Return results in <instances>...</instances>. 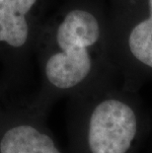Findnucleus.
<instances>
[{
    "label": "nucleus",
    "instance_id": "7ed1b4c3",
    "mask_svg": "<svg viewBox=\"0 0 152 153\" xmlns=\"http://www.w3.org/2000/svg\"><path fill=\"white\" fill-rule=\"evenodd\" d=\"M139 119L135 107L119 95L103 97L87 117L91 153H127L136 137Z\"/></svg>",
    "mask_w": 152,
    "mask_h": 153
},
{
    "label": "nucleus",
    "instance_id": "20e7f679",
    "mask_svg": "<svg viewBox=\"0 0 152 153\" xmlns=\"http://www.w3.org/2000/svg\"><path fill=\"white\" fill-rule=\"evenodd\" d=\"M42 0H0V53H23L34 42Z\"/></svg>",
    "mask_w": 152,
    "mask_h": 153
},
{
    "label": "nucleus",
    "instance_id": "39448f33",
    "mask_svg": "<svg viewBox=\"0 0 152 153\" xmlns=\"http://www.w3.org/2000/svg\"><path fill=\"white\" fill-rule=\"evenodd\" d=\"M0 153H61L47 133L31 123H17L0 138Z\"/></svg>",
    "mask_w": 152,
    "mask_h": 153
},
{
    "label": "nucleus",
    "instance_id": "f03ea898",
    "mask_svg": "<svg viewBox=\"0 0 152 153\" xmlns=\"http://www.w3.org/2000/svg\"><path fill=\"white\" fill-rule=\"evenodd\" d=\"M110 50L127 83L152 78V0H109Z\"/></svg>",
    "mask_w": 152,
    "mask_h": 153
},
{
    "label": "nucleus",
    "instance_id": "f257e3e1",
    "mask_svg": "<svg viewBox=\"0 0 152 153\" xmlns=\"http://www.w3.org/2000/svg\"><path fill=\"white\" fill-rule=\"evenodd\" d=\"M47 39L41 64L54 89L71 91L118 73L110 50L109 0H66Z\"/></svg>",
    "mask_w": 152,
    "mask_h": 153
}]
</instances>
